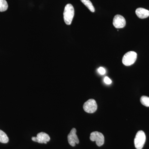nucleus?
<instances>
[{"mask_svg": "<svg viewBox=\"0 0 149 149\" xmlns=\"http://www.w3.org/2000/svg\"><path fill=\"white\" fill-rule=\"evenodd\" d=\"M74 11L73 6L71 4H68L65 7L63 12V18L65 24L70 25L72 23L74 16Z\"/></svg>", "mask_w": 149, "mask_h": 149, "instance_id": "obj_1", "label": "nucleus"}, {"mask_svg": "<svg viewBox=\"0 0 149 149\" xmlns=\"http://www.w3.org/2000/svg\"><path fill=\"white\" fill-rule=\"evenodd\" d=\"M137 54L133 51L128 52L124 55L122 58V63L125 66H130L136 62Z\"/></svg>", "mask_w": 149, "mask_h": 149, "instance_id": "obj_2", "label": "nucleus"}, {"mask_svg": "<svg viewBox=\"0 0 149 149\" xmlns=\"http://www.w3.org/2000/svg\"><path fill=\"white\" fill-rule=\"evenodd\" d=\"M146 141V136L144 131L140 130L136 134L134 144L137 149H142Z\"/></svg>", "mask_w": 149, "mask_h": 149, "instance_id": "obj_3", "label": "nucleus"}, {"mask_svg": "<svg viewBox=\"0 0 149 149\" xmlns=\"http://www.w3.org/2000/svg\"><path fill=\"white\" fill-rule=\"evenodd\" d=\"M83 109L88 113H93L97 110V105L94 99H90L85 102L83 105Z\"/></svg>", "mask_w": 149, "mask_h": 149, "instance_id": "obj_4", "label": "nucleus"}, {"mask_svg": "<svg viewBox=\"0 0 149 149\" xmlns=\"http://www.w3.org/2000/svg\"><path fill=\"white\" fill-rule=\"evenodd\" d=\"M90 139L91 141H95L98 146H101L104 143V137L100 132L95 131L91 134Z\"/></svg>", "mask_w": 149, "mask_h": 149, "instance_id": "obj_5", "label": "nucleus"}, {"mask_svg": "<svg viewBox=\"0 0 149 149\" xmlns=\"http://www.w3.org/2000/svg\"><path fill=\"white\" fill-rule=\"evenodd\" d=\"M32 141L40 143L47 144L50 140V138L49 135L45 132H41L38 133L37 137H32Z\"/></svg>", "mask_w": 149, "mask_h": 149, "instance_id": "obj_6", "label": "nucleus"}, {"mask_svg": "<svg viewBox=\"0 0 149 149\" xmlns=\"http://www.w3.org/2000/svg\"><path fill=\"white\" fill-rule=\"evenodd\" d=\"M113 24L115 28L117 29L123 28L126 25L125 18L122 15H117L113 18Z\"/></svg>", "mask_w": 149, "mask_h": 149, "instance_id": "obj_7", "label": "nucleus"}, {"mask_svg": "<svg viewBox=\"0 0 149 149\" xmlns=\"http://www.w3.org/2000/svg\"><path fill=\"white\" fill-rule=\"evenodd\" d=\"M76 131H77L75 128H72L68 136V143L72 147H74L76 144H78L79 143V139L76 135Z\"/></svg>", "mask_w": 149, "mask_h": 149, "instance_id": "obj_8", "label": "nucleus"}, {"mask_svg": "<svg viewBox=\"0 0 149 149\" xmlns=\"http://www.w3.org/2000/svg\"><path fill=\"white\" fill-rule=\"evenodd\" d=\"M136 13L137 16L141 19L147 18L149 16V11L142 8H137L136 10Z\"/></svg>", "mask_w": 149, "mask_h": 149, "instance_id": "obj_9", "label": "nucleus"}, {"mask_svg": "<svg viewBox=\"0 0 149 149\" xmlns=\"http://www.w3.org/2000/svg\"><path fill=\"white\" fill-rule=\"evenodd\" d=\"M80 1L91 12L93 13L95 12V8L90 0H80Z\"/></svg>", "mask_w": 149, "mask_h": 149, "instance_id": "obj_10", "label": "nucleus"}, {"mask_svg": "<svg viewBox=\"0 0 149 149\" xmlns=\"http://www.w3.org/2000/svg\"><path fill=\"white\" fill-rule=\"evenodd\" d=\"M9 139L5 133L0 130V142L3 143H8Z\"/></svg>", "mask_w": 149, "mask_h": 149, "instance_id": "obj_11", "label": "nucleus"}, {"mask_svg": "<svg viewBox=\"0 0 149 149\" xmlns=\"http://www.w3.org/2000/svg\"><path fill=\"white\" fill-rule=\"evenodd\" d=\"M8 8V4L6 0H0V12L5 11Z\"/></svg>", "mask_w": 149, "mask_h": 149, "instance_id": "obj_12", "label": "nucleus"}, {"mask_svg": "<svg viewBox=\"0 0 149 149\" xmlns=\"http://www.w3.org/2000/svg\"><path fill=\"white\" fill-rule=\"evenodd\" d=\"M141 102L145 106L149 107V97L143 96L141 98Z\"/></svg>", "mask_w": 149, "mask_h": 149, "instance_id": "obj_13", "label": "nucleus"}, {"mask_svg": "<svg viewBox=\"0 0 149 149\" xmlns=\"http://www.w3.org/2000/svg\"><path fill=\"white\" fill-rule=\"evenodd\" d=\"M98 71L99 73L102 75H104L106 73L105 69L104 68L102 67L99 68V69H98Z\"/></svg>", "mask_w": 149, "mask_h": 149, "instance_id": "obj_14", "label": "nucleus"}, {"mask_svg": "<svg viewBox=\"0 0 149 149\" xmlns=\"http://www.w3.org/2000/svg\"><path fill=\"white\" fill-rule=\"evenodd\" d=\"M104 82L106 83V84H107V85H109V84H111L112 81L108 77H105L104 78Z\"/></svg>", "mask_w": 149, "mask_h": 149, "instance_id": "obj_15", "label": "nucleus"}]
</instances>
